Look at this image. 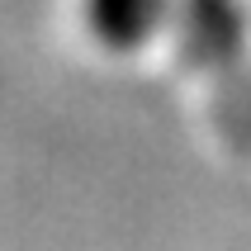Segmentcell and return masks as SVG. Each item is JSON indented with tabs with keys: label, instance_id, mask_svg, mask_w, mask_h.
I'll use <instances>...</instances> for the list:
<instances>
[{
	"label": "cell",
	"instance_id": "obj_1",
	"mask_svg": "<svg viewBox=\"0 0 251 251\" xmlns=\"http://www.w3.org/2000/svg\"><path fill=\"white\" fill-rule=\"evenodd\" d=\"M171 0H81V24L104 52H133L166 24Z\"/></svg>",
	"mask_w": 251,
	"mask_h": 251
}]
</instances>
